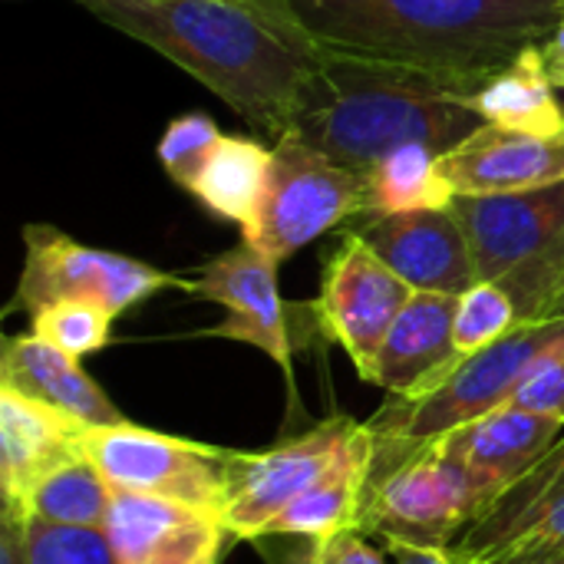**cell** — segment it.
Returning <instances> with one entry per match:
<instances>
[{"instance_id": "6da1fadb", "label": "cell", "mask_w": 564, "mask_h": 564, "mask_svg": "<svg viewBox=\"0 0 564 564\" xmlns=\"http://www.w3.org/2000/svg\"><path fill=\"white\" fill-rule=\"evenodd\" d=\"M321 50L486 83L555 33L564 0H245Z\"/></svg>"}, {"instance_id": "7a4b0ae2", "label": "cell", "mask_w": 564, "mask_h": 564, "mask_svg": "<svg viewBox=\"0 0 564 564\" xmlns=\"http://www.w3.org/2000/svg\"><path fill=\"white\" fill-rule=\"evenodd\" d=\"M106 26L152 46L251 129L284 135L317 69V46L245 0H79Z\"/></svg>"}, {"instance_id": "3957f363", "label": "cell", "mask_w": 564, "mask_h": 564, "mask_svg": "<svg viewBox=\"0 0 564 564\" xmlns=\"http://www.w3.org/2000/svg\"><path fill=\"white\" fill-rule=\"evenodd\" d=\"M476 89L466 76L317 46L288 132L357 172L413 142L443 155L486 122L473 109Z\"/></svg>"}, {"instance_id": "277c9868", "label": "cell", "mask_w": 564, "mask_h": 564, "mask_svg": "<svg viewBox=\"0 0 564 564\" xmlns=\"http://www.w3.org/2000/svg\"><path fill=\"white\" fill-rule=\"evenodd\" d=\"M562 344L564 317L519 324L499 344L466 357L433 393L416 400L387 393L383 406L367 420L373 433V463H370L367 492L380 486L387 476H393L430 443L443 440L446 433L486 413L509 406L522 380Z\"/></svg>"}, {"instance_id": "5b68a950", "label": "cell", "mask_w": 564, "mask_h": 564, "mask_svg": "<svg viewBox=\"0 0 564 564\" xmlns=\"http://www.w3.org/2000/svg\"><path fill=\"white\" fill-rule=\"evenodd\" d=\"M364 172L347 169L294 132H284L271 149V172L258 215L241 238L281 264L321 235L357 221L364 212Z\"/></svg>"}, {"instance_id": "8992f818", "label": "cell", "mask_w": 564, "mask_h": 564, "mask_svg": "<svg viewBox=\"0 0 564 564\" xmlns=\"http://www.w3.org/2000/svg\"><path fill=\"white\" fill-rule=\"evenodd\" d=\"M83 453L116 492L172 499L225 522L235 449L169 436L135 423L86 426Z\"/></svg>"}, {"instance_id": "52a82bcc", "label": "cell", "mask_w": 564, "mask_h": 564, "mask_svg": "<svg viewBox=\"0 0 564 564\" xmlns=\"http://www.w3.org/2000/svg\"><path fill=\"white\" fill-rule=\"evenodd\" d=\"M23 251L10 314H33L56 301H89L119 317L165 288H182L175 274L119 251L89 248L53 225H23Z\"/></svg>"}, {"instance_id": "ba28073f", "label": "cell", "mask_w": 564, "mask_h": 564, "mask_svg": "<svg viewBox=\"0 0 564 564\" xmlns=\"http://www.w3.org/2000/svg\"><path fill=\"white\" fill-rule=\"evenodd\" d=\"M479 519L482 506L466 476L426 446L367 492L360 529L387 545L453 549Z\"/></svg>"}, {"instance_id": "9c48e42d", "label": "cell", "mask_w": 564, "mask_h": 564, "mask_svg": "<svg viewBox=\"0 0 564 564\" xmlns=\"http://www.w3.org/2000/svg\"><path fill=\"white\" fill-rule=\"evenodd\" d=\"M410 297L413 288L357 231H344V241L324 264L314 317L321 334L344 347L357 373L367 377L387 330Z\"/></svg>"}, {"instance_id": "30bf717a", "label": "cell", "mask_w": 564, "mask_h": 564, "mask_svg": "<svg viewBox=\"0 0 564 564\" xmlns=\"http://www.w3.org/2000/svg\"><path fill=\"white\" fill-rule=\"evenodd\" d=\"M360 430L350 416H330L264 453H235L225 529L238 542L258 539L304 489H311Z\"/></svg>"}, {"instance_id": "8fae6325", "label": "cell", "mask_w": 564, "mask_h": 564, "mask_svg": "<svg viewBox=\"0 0 564 564\" xmlns=\"http://www.w3.org/2000/svg\"><path fill=\"white\" fill-rule=\"evenodd\" d=\"M178 291L198 301L221 304L228 311L221 324L202 330L205 337H225L235 344L258 347L284 370L288 380H294V307H288L278 291V261H271L241 238L235 248L205 261L195 278H182Z\"/></svg>"}, {"instance_id": "7c38bea8", "label": "cell", "mask_w": 564, "mask_h": 564, "mask_svg": "<svg viewBox=\"0 0 564 564\" xmlns=\"http://www.w3.org/2000/svg\"><path fill=\"white\" fill-rule=\"evenodd\" d=\"M449 208L469 238L479 281L509 278L564 238V182L499 195H456Z\"/></svg>"}, {"instance_id": "4fadbf2b", "label": "cell", "mask_w": 564, "mask_h": 564, "mask_svg": "<svg viewBox=\"0 0 564 564\" xmlns=\"http://www.w3.org/2000/svg\"><path fill=\"white\" fill-rule=\"evenodd\" d=\"M562 433L564 423L555 416L502 406L430 446L466 476L486 516L516 482L532 473V466L558 443Z\"/></svg>"}, {"instance_id": "5bb4252c", "label": "cell", "mask_w": 564, "mask_h": 564, "mask_svg": "<svg viewBox=\"0 0 564 564\" xmlns=\"http://www.w3.org/2000/svg\"><path fill=\"white\" fill-rule=\"evenodd\" d=\"M347 231H357L413 291L459 297L479 281L469 238L453 208L357 218Z\"/></svg>"}, {"instance_id": "9a60e30c", "label": "cell", "mask_w": 564, "mask_h": 564, "mask_svg": "<svg viewBox=\"0 0 564 564\" xmlns=\"http://www.w3.org/2000/svg\"><path fill=\"white\" fill-rule=\"evenodd\" d=\"M102 529L119 564H218L231 539L218 516L142 492H112Z\"/></svg>"}, {"instance_id": "2e32d148", "label": "cell", "mask_w": 564, "mask_h": 564, "mask_svg": "<svg viewBox=\"0 0 564 564\" xmlns=\"http://www.w3.org/2000/svg\"><path fill=\"white\" fill-rule=\"evenodd\" d=\"M440 172L456 195H499L564 182V132H519L482 122L440 155Z\"/></svg>"}, {"instance_id": "e0dca14e", "label": "cell", "mask_w": 564, "mask_h": 564, "mask_svg": "<svg viewBox=\"0 0 564 564\" xmlns=\"http://www.w3.org/2000/svg\"><path fill=\"white\" fill-rule=\"evenodd\" d=\"M456 294L413 291L393 327L387 330L367 383L383 387L390 397H426L446 383V377L463 364L453 344Z\"/></svg>"}, {"instance_id": "ac0fdd59", "label": "cell", "mask_w": 564, "mask_h": 564, "mask_svg": "<svg viewBox=\"0 0 564 564\" xmlns=\"http://www.w3.org/2000/svg\"><path fill=\"white\" fill-rule=\"evenodd\" d=\"M83 430L63 410L0 383V509L26 516L30 489L83 449Z\"/></svg>"}, {"instance_id": "d6986e66", "label": "cell", "mask_w": 564, "mask_h": 564, "mask_svg": "<svg viewBox=\"0 0 564 564\" xmlns=\"http://www.w3.org/2000/svg\"><path fill=\"white\" fill-rule=\"evenodd\" d=\"M0 383L36 397L83 426H116L126 423L119 406L102 393V387L83 370L79 357L46 344L43 337L17 334L3 340L0 350Z\"/></svg>"}, {"instance_id": "ffe728a7", "label": "cell", "mask_w": 564, "mask_h": 564, "mask_svg": "<svg viewBox=\"0 0 564 564\" xmlns=\"http://www.w3.org/2000/svg\"><path fill=\"white\" fill-rule=\"evenodd\" d=\"M370 463H373V433L367 423H360V430L344 446L337 463L311 489H304L261 535L327 539L340 529L360 525V512L370 486Z\"/></svg>"}, {"instance_id": "44dd1931", "label": "cell", "mask_w": 564, "mask_h": 564, "mask_svg": "<svg viewBox=\"0 0 564 564\" xmlns=\"http://www.w3.org/2000/svg\"><path fill=\"white\" fill-rule=\"evenodd\" d=\"M555 89L542 46L532 43L473 93V109L492 126L552 135L564 132V106Z\"/></svg>"}, {"instance_id": "7402d4cb", "label": "cell", "mask_w": 564, "mask_h": 564, "mask_svg": "<svg viewBox=\"0 0 564 564\" xmlns=\"http://www.w3.org/2000/svg\"><path fill=\"white\" fill-rule=\"evenodd\" d=\"M564 499V433L558 443L532 466V473L516 482L459 542L456 549L479 564L496 562L545 509Z\"/></svg>"}, {"instance_id": "603a6c76", "label": "cell", "mask_w": 564, "mask_h": 564, "mask_svg": "<svg viewBox=\"0 0 564 564\" xmlns=\"http://www.w3.org/2000/svg\"><path fill=\"white\" fill-rule=\"evenodd\" d=\"M271 172V149L258 139L245 135H221L218 149L198 172L195 185L188 188L215 218L238 225L241 231L254 221L258 205L264 198Z\"/></svg>"}, {"instance_id": "cb8c5ba5", "label": "cell", "mask_w": 564, "mask_h": 564, "mask_svg": "<svg viewBox=\"0 0 564 564\" xmlns=\"http://www.w3.org/2000/svg\"><path fill=\"white\" fill-rule=\"evenodd\" d=\"M364 212L360 218H380L397 212L449 208L456 192L440 172V152L430 145H400L364 172Z\"/></svg>"}, {"instance_id": "d4e9b609", "label": "cell", "mask_w": 564, "mask_h": 564, "mask_svg": "<svg viewBox=\"0 0 564 564\" xmlns=\"http://www.w3.org/2000/svg\"><path fill=\"white\" fill-rule=\"evenodd\" d=\"M112 486L96 469V463L79 449L56 469H50L26 496V516H36L43 522L56 525H89L102 529L109 506H112Z\"/></svg>"}, {"instance_id": "484cf974", "label": "cell", "mask_w": 564, "mask_h": 564, "mask_svg": "<svg viewBox=\"0 0 564 564\" xmlns=\"http://www.w3.org/2000/svg\"><path fill=\"white\" fill-rule=\"evenodd\" d=\"M519 307L512 294L499 281H476L469 291L456 301V321H453V344L459 357H473L502 337H509L519 327Z\"/></svg>"}, {"instance_id": "4316f807", "label": "cell", "mask_w": 564, "mask_h": 564, "mask_svg": "<svg viewBox=\"0 0 564 564\" xmlns=\"http://www.w3.org/2000/svg\"><path fill=\"white\" fill-rule=\"evenodd\" d=\"M112 321H116V314H109L99 304L56 301V304H46L30 314V330L36 337H43L46 344L66 350L69 357L83 360L112 340Z\"/></svg>"}, {"instance_id": "83f0119b", "label": "cell", "mask_w": 564, "mask_h": 564, "mask_svg": "<svg viewBox=\"0 0 564 564\" xmlns=\"http://www.w3.org/2000/svg\"><path fill=\"white\" fill-rule=\"evenodd\" d=\"M26 564H119L106 529L56 525L36 516L23 522Z\"/></svg>"}, {"instance_id": "f1b7e54d", "label": "cell", "mask_w": 564, "mask_h": 564, "mask_svg": "<svg viewBox=\"0 0 564 564\" xmlns=\"http://www.w3.org/2000/svg\"><path fill=\"white\" fill-rule=\"evenodd\" d=\"M221 135L225 132L218 129V122L212 116L185 112V116L172 119L159 139V145H155L159 165L165 169V175L175 185H182L188 192L195 185L198 172L205 169V162L212 159V152L218 149Z\"/></svg>"}, {"instance_id": "f546056e", "label": "cell", "mask_w": 564, "mask_h": 564, "mask_svg": "<svg viewBox=\"0 0 564 564\" xmlns=\"http://www.w3.org/2000/svg\"><path fill=\"white\" fill-rule=\"evenodd\" d=\"M509 406L532 410L542 416H555L564 423V344L555 347L512 393Z\"/></svg>"}, {"instance_id": "4dcf8cb0", "label": "cell", "mask_w": 564, "mask_h": 564, "mask_svg": "<svg viewBox=\"0 0 564 564\" xmlns=\"http://www.w3.org/2000/svg\"><path fill=\"white\" fill-rule=\"evenodd\" d=\"M248 545L264 564H321V539L311 535H258Z\"/></svg>"}, {"instance_id": "1f68e13d", "label": "cell", "mask_w": 564, "mask_h": 564, "mask_svg": "<svg viewBox=\"0 0 564 564\" xmlns=\"http://www.w3.org/2000/svg\"><path fill=\"white\" fill-rule=\"evenodd\" d=\"M321 564H387L360 525L321 539Z\"/></svg>"}, {"instance_id": "d6a6232c", "label": "cell", "mask_w": 564, "mask_h": 564, "mask_svg": "<svg viewBox=\"0 0 564 564\" xmlns=\"http://www.w3.org/2000/svg\"><path fill=\"white\" fill-rule=\"evenodd\" d=\"M516 549H564V499H558L552 509H545L506 552H516Z\"/></svg>"}, {"instance_id": "836d02e7", "label": "cell", "mask_w": 564, "mask_h": 564, "mask_svg": "<svg viewBox=\"0 0 564 564\" xmlns=\"http://www.w3.org/2000/svg\"><path fill=\"white\" fill-rule=\"evenodd\" d=\"M23 522H26V516H20L13 509H0V564H26Z\"/></svg>"}, {"instance_id": "e575fe53", "label": "cell", "mask_w": 564, "mask_h": 564, "mask_svg": "<svg viewBox=\"0 0 564 564\" xmlns=\"http://www.w3.org/2000/svg\"><path fill=\"white\" fill-rule=\"evenodd\" d=\"M393 564H479L466 558L456 545L453 549H410V545H387Z\"/></svg>"}, {"instance_id": "d590c367", "label": "cell", "mask_w": 564, "mask_h": 564, "mask_svg": "<svg viewBox=\"0 0 564 564\" xmlns=\"http://www.w3.org/2000/svg\"><path fill=\"white\" fill-rule=\"evenodd\" d=\"M539 46H542V56H545V66H549L552 83L564 86V17L562 23L555 26V33L549 40H542Z\"/></svg>"}, {"instance_id": "8d00e7d4", "label": "cell", "mask_w": 564, "mask_h": 564, "mask_svg": "<svg viewBox=\"0 0 564 564\" xmlns=\"http://www.w3.org/2000/svg\"><path fill=\"white\" fill-rule=\"evenodd\" d=\"M492 564H564V549H516Z\"/></svg>"}, {"instance_id": "74e56055", "label": "cell", "mask_w": 564, "mask_h": 564, "mask_svg": "<svg viewBox=\"0 0 564 564\" xmlns=\"http://www.w3.org/2000/svg\"><path fill=\"white\" fill-rule=\"evenodd\" d=\"M549 317H564V291L555 297V301H552V307H549L545 321H549Z\"/></svg>"}]
</instances>
